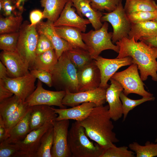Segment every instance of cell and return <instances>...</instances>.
Masks as SVG:
<instances>
[{
	"label": "cell",
	"instance_id": "1",
	"mask_svg": "<svg viewBox=\"0 0 157 157\" xmlns=\"http://www.w3.org/2000/svg\"><path fill=\"white\" fill-rule=\"evenodd\" d=\"M115 44L119 49L117 58L131 57L133 63L138 66L142 81L150 76L153 81H157V47L150 46L142 41L136 42L133 38H124Z\"/></svg>",
	"mask_w": 157,
	"mask_h": 157
},
{
	"label": "cell",
	"instance_id": "2",
	"mask_svg": "<svg viewBox=\"0 0 157 157\" xmlns=\"http://www.w3.org/2000/svg\"><path fill=\"white\" fill-rule=\"evenodd\" d=\"M108 110V105L96 106L88 117L78 121L84 128L87 136L104 149L119 142L113 131L114 125Z\"/></svg>",
	"mask_w": 157,
	"mask_h": 157
},
{
	"label": "cell",
	"instance_id": "3",
	"mask_svg": "<svg viewBox=\"0 0 157 157\" xmlns=\"http://www.w3.org/2000/svg\"><path fill=\"white\" fill-rule=\"evenodd\" d=\"M78 70L72 63L68 51L63 52L50 73L52 86L58 91L78 92Z\"/></svg>",
	"mask_w": 157,
	"mask_h": 157
},
{
	"label": "cell",
	"instance_id": "4",
	"mask_svg": "<svg viewBox=\"0 0 157 157\" xmlns=\"http://www.w3.org/2000/svg\"><path fill=\"white\" fill-rule=\"evenodd\" d=\"M83 126L76 121L68 131V143L72 157H101L104 149L90 141Z\"/></svg>",
	"mask_w": 157,
	"mask_h": 157
},
{
	"label": "cell",
	"instance_id": "5",
	"mask_svg": "<svg viewBox=\"0 0 157 157\" xmlns=\"http://www.w3.org/2000/svg\"><path fill=\"white\" fill-rule=\"evenodd\" d=\"M108 22H104L99 29L91 30L87 33H81L82 40L94 60L105 50L110 49L118 53L119 52V47L114 45L111 41L113 32H108Z\"/></svg>",
	"mask_w": 157,
	"mask_h": 157
},
{
	"label": "cell",
	"instance_id": "6",
	"mask_svg": "<svg viewBox=\"0 0 157 157\" xmlns=\"http://www.w3.org/2000/svg\"><path fill=\"white\" fill-rule=\"evenodd\" d=\"M30 24L28 21H25L21 25L16 51L28 65L29 70L36 56V50L39 35L36 25L30 26Z\"/></svg>",
	"mask_w": 157,
	"mask_h": 157
},
{
	"label": "cell",
	"instance_id": "7",
	"mask_svg": "<svg viewBox=\"0 0 157 157\" xmlns=\"http://www.w3.org/2000/svg\"><path fill=\"white\" fill-rule=\"evenodd\" d=\"M137 65L133 63L127 69L121 72H116L112 78L119 83L123 88V92L126 96L134 93L142 97H151L153 94L146 91L138 72Z\"/></svg>",
	"mask_w": 157,
	"mask_h": 157
},
{
	"label": "cell",
	"instance_id": "8",
	"mask_svg": "<svg viewBox=\"0 0 157 157\" xmlns=\"http://www.w3.org/2000/svg\"><path fill=\"white\" fill-rule=\"evenodd\" d=\"M102 22H108L112 25L113 31L112 41L113 43L124 37H128L131 23L128 18L122 3V0L113 11L103 13Z\"/></svg>",
	"mask_w": 157,
	"mask_h": 157
},
{
	"label": "cell",
	"instance_id": "9",
	"mask_svg": "<svg viewBox=\"0 0 157 157\" xmlns=\"http://www.w3.org/2000/svg\"><path fill=\"white\" fill-rule=\"evenodd\" d=\"M65 94V91H52L45 89L42 87V82L38 80L36 88L25 101L29 107L43 105L66 108L67 106L62 104Z\"/></svg>",
	"mask_w": 157,
	"mask_h": 157
},
{
	"label": "cell",
	"instance_id": "10",
	"mask_svg": "<svg viewBox=\"0 0 157 157\" xmlns=\"http://www.w3.org/2000/svg\"><path fill=\"white\" fill-rule=\"evenodd\" d=\"M106 89L99 87L94 90L76 93L66 91L62 104L66 106L71 107L87 102L93 103L97 106L103 105L106 101Z\"/></svg>",
	"mask_w": 157,
	"mask_h": 157
},
{
	"label": "cell",
	"instance_id": "11",
	"mask_svg": "<svg viewBox=\"0 0 157 157\" xmlns=\"http://www.w3.org/2000/svg\"><path fill=\"white\" fill-rule=\"evenodd\" d=\"M69 120H55L53 123V141L51 150L52 157H70L68 143Z\"/></svg>",
	"mask_w": 157,
	"mask_h": 157
},
{
	"label": "cell",
	"instance_id": "12",
	"mask_svg": "<svg viewBox=\"0 0 157 157\" xmlns=\"http://www.w3.org/2000/svg\"><path fill=\"white\" fill-rule=\"evenodd\" d=\"M54 121L48 122L40 127L31 131L23 140L16 143L19 149L18 157H35L42 137L53 126Z\"/></svg>",
	"mask_w": 157,
	"mask_h": 157
},
{
	"label": "cell",
	"instance_id": "13",
	"mask_svg": "<svg viewBox=\"0 0 157 157\" xmlns=\"http://www.w3.org/2000/svg\"><path fill=\"white\" fill-rule=\"evenodd\" d=\"M94 61L101 72V79L99 87L106 89L109 86L107 83L108 81L118 69L133 63V59L130 56L110 59L99 56Z\"/></svg>",
	"mask_w": 157,
	"mask_h": 157
},
{
	"label": "cell",
	"instance_id": "14",
	"mask_svg": "<svg viewBox=\"0 0 157 157\" xmlns=\"http://www.w3.org/2000/svg\"><path fill=\"white\" fill-rule=\"evenodd\" d=\"M36 79L29 72L21 76L15 78L7 77L2 79L6 87L14 95L25 101L36 88L35 86Z\"/></svg>",
	"mask_w": 157,
	"mask_h": 157
},
{
	"label": "cell",
	"instance_id": "15",
	"mask_svg": "<svg viewBox=\"0 0 157 157\" xmlns=\"http://www.w3.org/2000/svg\"><path fill=\"white\" fill-rule=\"evenodd\" d=\"M77 75L78 92L94 90L99 87L101 72L94 60L78 70Z\"/></svg>",
	"mask_w": 157,
	"mask_h": 157
},
{
	"label": "cell",
	"instance_id": "16",
	"mask_svg": "<svg viewBox=\"0 0 157 157\" xmlns=\"http://www.w3.org/2000/svg\"><path fill=\"white\" fill-rule=\"evenodd\" d=\"M71 0L66 4L57 19L53 23V27L66 26L76 28L82 32L86 31L87 25L90 23V21L81 17L75 12Z\"/></svg>",
	"mask_w": 157,
	"mask_h": 157
},
{
	"label": "cell",
	"instance_id": "17",
	"mask_svg": "<svg viewBox=\"0 0 157 157\" xmlns=\"http://www.w3.org/2000/svg\"><path fill=\"white\" fill-rule=\"evenodd\" d=\"M0 61L7 69L8 76L15 78L28 73L29 67L16 51H2Z\"/></svg>",
	"mask_w": 157,
	"mask_h": 157
},
{
	"label": "cell",
	"instance_id": "18",
	"mask_svg": "<svg viewBox=\"0 0 157 157\" xmlns=\"http://www.w3.org/2000/svg\"><path fill=\"white\" fill-rule=\"evenodd\" d=\"M111 84L107 88L106 101L109 106V113L112 119L116 121L123 116L122 106L120 98L123 88L121 84L111 78Z\"/></svg>",
	"mask_w": 157,
	"mask_h": 157
},
{
	"label": "cell",
	"instance_id": "19",
	"mask_svg": "<svg viewBox=\"0 0 157 157\" xmlns=\"http://www.w3.org/2000/svg\"><path fill=\"white\" fill-rule=\"evenodd\" d=\"M53 23L48 20L45 22L41 21L36 25V27L39 34H44L50 40L58 58L63 52L73 48L57 34L53 26Z\"/></svg>",
	"mask_w": 157,
	"mask_h": 157
},
{
	"label": "cell",
	"instance_id": "20",
	"mask_svg": "<svg viewBox=\"0 0 157 157\" xmlns=\"http://www.w3.org/2000/svg\"><path fill=\"white\" fill-rule=\"evenodd\" d=\"M96 106L93 103L87 102L69 108H52L58 115L56 119V121L73 119L80 121L88 117Z\"/></svg>",
	"mask_w": 157,
	"mask_h": 157
},
{
	"label": "cell",
	"instance_id": "21",
	"mask_svg": "<svg viewBox=\"0 0 157 157\" xmlns=\"http://www.w3.org/2000/svg\"><path fill=\"white\" fill-rule=\"evenodd\" d=\"M58 116L50 106L42 105L31 106V131L40 127L48 122L56 120Z\"/></svg>",
	"mask_w": 157,
	"mask_h": 157
},
{
	"label": "cell",
	"instance_id": "22",
	"mask_svg": "<svg viewBox=\"0 0 157 157\" xmlns=\"http://www.w3.org/2000/svg\"><path fill=\"white\" fill-rule=\"evenodd\" d=\"M76 13L81 17L85 16L90 21L95 30L100 28L103 24L101 19L103 16L101 11L93 8L89 0H71Z\"/></svg>",
	"mask_w": 157,
	"mask_h": 157
},
{
	"label": "cell",
	"instance_id": "23",
	"mask_svg": "<svg viewBox=\"0 0 157 157\" xmlns=\"http://www.w3.org/2000/svg\"><path fill=\"white\" fill-rule=\"evenodd\" d=\"M54 28L57 34L67 42L73 48H82L88 51V47L82 40V32L80 30L66 26H56Z\"/></svg>",
	"mask_w": 157,
	"mask_h": 157
},
{
	"label": "cell",
	"instance_id": "24",
	"mask_svg": "<svg viewBox=\"0 0 157 157\" xmlns=\"http://www.w3.org/2000/svg\"><path fill=\"white\" fill-rule=\"evenodd\" d=\"M157 35V22L149 21L142 22L131 23L128 38H133L137 42L143 38H149Z\"/></svg>",
	"mask_w": 157,
	"mask_h": 157
},
{
	"label": "cell",
	"instance_id": "25",
	"mask_svg": "<svg viewBox=\"0 0 157 157\" xmlns=\"http://www.w3.org/2000/svg\"><path fill=\"white\" fill-rule=\"evenodd\" d=\"M31 113V107L23 118L11 129L8 138L3 142L16 143L25 138L31 131L30 126Z\"/></svg>",
	"mask_w": 157,
	"mask_h": 157
},
{
	"label": "cell",
	"instance_id": "26",
	"mask_svg": "<svg viewBox=\"0 0 157 157\" xmlns=\"http://www.w3.org/2000/svg\"><path fill=\"white\" fill-rule=\"evenodd\" d=\"M69 0H40L41 6L44 8L43 18L54 22L59 17Z\"/></svg>",
	"mask_w": 157,
	"mask_h": 157
},
{
	"label": "cell",
	"instance_id": "27",
	"mask_svg": "<svg viewBox=\"0 0 157 157\" xmlns=\"http://www.w3.org/2000/svg\"><path fill=\"white\" fill-rule=\"evenodd\" d=\"M58 58L54 49L36 56L33 64L30 70L37 69L51 72L57 63Z\"/></svg>",
	"mask_w": 157,
	"mask_h": 157
},
{
	"label": "cell",
	"instance_id": "28",
	"mask_svg": "<svg viewBox=\"0 0 157 157\" xmlns=\"http://www.w3.org/2000/svg\"><path fill=\"white\" fill-rule=\"evenodd\" d=\"M124 8L127 15L138 11L157 10V4L153 0H125Z\"/></svg>",
	"mask_w": 157,
	"mask_h": 157
},
{
	"label": "cell",
	"instance_id": "29",
	"mask_svg": "<svg viewBox=\"0 0 157 157\" xmlns=\"http://www.w3.org/2000/svg\"><path fill=\"white\" fill-rule=\"evenodd\" d=\"M68 52L71 61L77 70L94 60L88 51L82 48H73Z\"/></svg>",
	"mask_w": 157,
	"mask_h": 157
},
{
	"label": "cell",
	"instance_id": "30",
	"mask_svg": "<svg viewBox=\"0 0 157 157\" xmlns=\"http://www.w3.org/2000/svg\"><path fill=\"white\" fill-rule=\"evenodd\" d=\"M22 14L0 18V34L19 32L22 23Z\"/></svg>",
	"mask_w": 157,
	"mask_h": 157
},
{
	"label": "cell",
	"instance_id": "31",
	"mask_svg": "<svg viewBox=\"0 0 157 157\" xmlns=\"http://www.w3.org/2000/svg\"><path fill=\"white\" fill-rule=\"evenodd\" d=\"M53 141V126L49 129L42 137L35 157H52L51 150Z\"/></svg>",
	"mask_w": 157,
	"mask_h": 157
},
{
	"label": "cell",
	"instance_id": "32",
	"mask_svg": "<svg viewBox=\"0 0 157 157\" xmlns=\"http://www.w3.org/2000/svg\"><path fill=\"white\" fill-rule=\"evenodd\" d=\"M128 147L137 157H157V143L154 144L147 141L144 145H142L134 142L130 144Z\"/></svg>",
	"mask_w": 157,
	"mask_h": 157
},
{
	"label": "cell",
	"instance_id": "33",
	"mask_svg": "<svg viewBox=\"0 0 157 157\" xmlns=\"http://www.w3.org/2000/svg\"><path fill=\"white\" fill-rule=\"evenodd\" d=\"M30 108L25 101L22 102L17 108L4 120L8 134L12 128L23 118Z\"/></svg>",
	"mask_w": 157,
	"mask_h": 157
},
{
	"label": "cell",
	"instance_id": "34",
	"mask_svg": "<svg viewBox=\"0 0 157 157\" xmlns=\"http://www.w3.org/2000/svg\"><path fill=\"white\" fill-rule=\"evenodd\" d=\"M120 98L122 106L123 121L125 120L130 111L141 104L148 101H153L155 98L151 97H142L141 99L134 100L127 97L122 91L120 93Z\"/></svg>",
	"mask_w": 157,
	"mask_h": 157
},
{
	"label": "cell",
	"instance_id": "35",
	"mask_svg": "<svg viewBox=\"0 0 157 157\" xmlns=\"http://www.w3.org/2000/svg\"><path fill=\"white\" fill-rule=\"evenodd\" d=\"M23 101L17 96L13 95L10 97L0 102V115L4 120L12 113Z\"/></svg>",
	"mask_w": 157,
	"mask_h": 157
},
{
	"label": "cell",
	"instance_id": "36",
	"mask_svg": "<svg viewBox=\"0 0 157 157\" xmlns=\"http://www.w3.org/2000/svg\"><path fill=\"white\" fill-rule=\"evenodd\" d=\"M19 34V32L0 34V49L2 51H16Z\"/></svg>",
	"mask_w": 157,
	"mask_h": 157
},
{
	"label": "cell",
	"instance_id": "37",
	"mask_svg": "<svg viewBox=\"0 0 157 157\" xmlns=\"http://www.w3.org/2000/svg\"><path fill=\"white\" fill-rule=\"evenodd\" d=\"M135 154L127 146L117 147L114 145L104 149L101 157H134Z\"/></svg>",
	"mask_w": 157,
	"mask_h": 157
},
{
	"label": "cell",
	"instance_id": "38",
	"mask_svg": "<svg viewBox=\"0 0 157 157\" xmlns=\"http://www.w3.org/2000/svg\"><path fill=\"white\" fill-rule=\"evenodd\" d=\"M131 23H136L154 21L157 17V10L154 11H138L127 15Z\"/></svg>",
	"mask_w": 157,
	"mask_h": 157
},
{
	"label": "cell",
	"instance_id": "39",
	"mask_svg": "<svg viewBox=\"0 0 157 157\" xmlns=\"http://www.w3.org/2000/svg\"><path fill=\"white\" fill-rule=\"evenodd\" d=\"M91 6L94 9L101 11L106 10L108 12L114 10L121 0H89Z\"/></svg>",
	"mask_w": 157,
	"mask_h": 157
},
{
	"label": "cell",
	"instance_id": "40",
	"mask_svg": "<svg viewBox=\"0 0 157 157\" xmlns=\"http://www.w3.org/2000/svg\"><path fill=\"white\" fill-rule=\"evenodd\" d=\"M19 148L16 143H0V157H18Z\"/></svg>",
	"mask_w": 157,
	"mask_h": 157
},
{
	"label": "cell",
	"instance_id": "41",
	"mask_svg": "<svg viewBox=\"0 0 157 157\" xmlns=\"http://www.w3.org/2000/svg\"><path fill=\"white\" fill-rule=\"evenodd\" d=\"M53 49V45L49 38L44 34H39L36 50V56Z\"/></svg>",
	"mask_w": 157,
	"mask_h": 157
},
{
	"label": "cell",
	"instance_id": "42",
	"mask_svg": "<svg viewBox=\"0 0 157 157\" xmlns=\"http://www.w3.org/2000/svg\"><path fill=\"white\" fill-rule=\"evenodd\" d=\"M30 72L36 78H38L48 86H52V75L50 72L37 69L30 70Z\"/></svg>",
	"mask_w": 157,
	"mask_h": 157
},
{
	"label": "cell",
	"instance_id": "43",
	"mask_svg": "<svg viewBox=\"0 0 157 157\" xmlns=\"http://www.w3.org/2000/svg\"><path fill=\"white\" fill-rule=\"evenodd\" d=\"M16 8L13 5V0H0V10L3 11L4 15L6 17L17 13L15 10Z\"/></svg>",
	"mask_w": 157,
	"mask_h": 157
},
{
	"label": "cell",
	"instance_id": "44",
	"mask_svg": "<svg viewBox=\"0 0 157 157\" xmlns=\"http://www.w3.org/2000/svg\"><path fill=\"white\" fill-rule=\"evenodd\" d=\"M13 95L14 94L6 87L3 80L0 79V102Z\"/></svg>",
	"mask_w": 157,
	"mask_h": 157
},
{
	"label": "cell",
	"instance_id": "45",
	"mask_svg": "<svg viewBox=\"0 0 157 157\" xmlns=\"http://www.w3.org/2000/svg\"><path fill=\"white\" fill-rule=\"evenodd\" d=\"M43 18V13L38 10H34L30 13L29 19L30 26L36 25Z\"/></svg>",
	"mask_w": 157,
	"mask_h": 157
},
{
	"label": "cell",
	"instance_id": "46",
	"mask_svg": "<svg viewBox=\"0 0 157 157\" xmlns=\"http://www.w3.org/2000/svg\"><path fill=\"white\" fill-rule=\"evenodd\" d=\"M8 136L4 121L0 115V143L4 142L8 138Z\"/></svg>",
	"mask_w": 157,
	"mask_h": 157
},
{
	"label": "cell",
	"instance_id": "47",
	"mask_svg": "<svg viewBox=\"0 0 157 157\" xmlns=\"http://www.w3.org/2000/svg\"><path fill=\"white\" fill-rule=\"evenodd\" d=\"M139 40L144 42L150 46L157 47V35L149 38H143Z\"/></svg>",
	"mask_w": 157,
	"mask_h": 157
},
{
	"label": "cell",
	"instance_id": "48",
	"mask_svg": "<svg viewBox=\"0 0 157 157\" xmlns=\"http://www.w3.org/2000/svg\"><path fill=\"white\" fill-rule=\"evenodd\" d=\"M27 0H14L15 6L19 11L20 14H22L24 9L25 3Z\"/></svg>",
	"mask_w": 157,
	"mask_h": 157
},
{
	"label": "cell",
	"instance_id": "49",
	"mask_svg": "<svg viewBox=\"0 0 157 157\" xmlns=\"http://www.w3.org/2000/svg\"><path fill=\"white\" fill-rule=\"evenodd\" d=\"M8 77L7 69L6 66L0 61V79Z\"/></svg>",
	"mask_w": 157,
	"mask_h": 157
},
{
	"label": "cell",
	"instance_id": "50",
	"mask_svg": "<svg viewBox=\"0 0 157 157\" xmlns=\"http://www.w3.org/2000/svg\"><path fill=\"white\" fill-rule=\"evenodd\" d=\"M155 142H157V136L156 137V138L155 140Z\"/></svg>",
	"mask_w": 157,
	"mask_h": 157
},
{
	"label": "cell",
	"instance_id": "51",
	"mask_svg": "<svg viewBox=\"0 0 157 157\" xmlns=\"http://www.w3.org/2000/svg\"><path fill=\"white\" fill-rule=\"evenodd\" d=\"M154 21L157 22V17Z\"/></svg>",
	"mask_w": 157,
	"mask_h": 157
}]
</instances>
